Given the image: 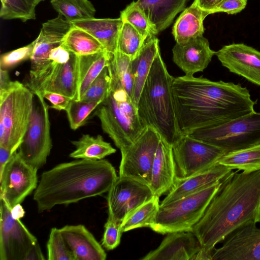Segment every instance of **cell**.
<instances>
[{
	"instance_id": "52a82bcc",
	"label": "cell",
	"mask_w": 260,
	"mask_h": 260,
	"mask_svg": "<svg viewBox=\"0 0 260 260\" xmlns=\"http://www.w3.org/2000/svg\"><path fill=\"white\" fill-rule=\"evenodd\" d=\"M223 179L199 191L160 205L149 228L161 234L191 231L202 217Z\"/></svg>"
},
{
	"instance_id": "8d00e7d4",
	"label": "cell",
	"mask_w": 260,
	"mask_h": 260,
	"mask_svg": "<svg viewBox=\"0 0 260 260\" xmlns=\"http://www.w3.org/2000/svg\"><path fill=\"white\" fill-rule=\"evenodd\" d=\"M120 17L132 25L146 40L157 34L152 27L145 14L134 1L120 12Z\"/></svg>"
},
{
	"instance_id": "277c9868",
	"label": "cell",
	"mask_w": 260,
	"mask_h": 260,
	"mask_svg": "<svg viewBox=\"0 0 260 260\" xmlns=\"http://www.w3.org/2000/svg\"><path fill=\"white\" fill-rule=\"evenodd\" d=\"M174 78L168 72L159 50L145 82L137 106L144 126L154 128L161 138L172 146L182 135L177 122L172 91Z\"/></svg>"
},
{
	"instance_id": "6da1fadb",
	"label": "cell",
	"mask_w": 260,
	"mask_h": 260,
	"mask_svg": "<svg viewBox=\"0 0 260 260\" xmlns=\"http://www.w3.org/2000/svg\"><path fill=\"white\" fill-rule=\"evenodd\" d=\"M172 91L179 128L183 135L224 124L254 111L256 104L240 84L193 76L174 78Z\"/></svg>"
},
{
	"instance_id": "e0dca14e",
	"label": "cell",
	"mask_w": 260,
	"mask_h": 260,
	"mask_svg": "<svg viewBox=\"0 0 260 260\" xmlns=\"http://www.w3.org/2000/svg\"><path fill=\"white\" fill-rule=\"evenodd\" d=\"M230 72L260 86V51L243 43L223 46L215 53Z\"/></svg>"
},
{
	"instance_id": "603a6c76",
	"label": "cell",
	"mask_w": 260,
	"mask_h": 260,
	"mask_svg": "<svg viewBox=\"0 0 260 260\" xmlns=\"http://www.w3.org/2000/svg\"><path fill=\"white\" fill-rule=\"evenodd\" d=\"M176 177L172 146L161 138L154 158L149 187L160 197L172 187Z\"/></svg>"
},
{
	"instance_id": "e575fe53",
	"label": "cell",
	"mask_w": 260,
	"mask_h": 260,
	"mask_svg": "<svg viewBox=\"0 0 260 260\" xmlns=\"http://www.w3.org/2000/svg\"><path fill=\"white\" fill-rule=\"evenodd\" d=\"M0 17L4 20L20 19L23 22L36 19V6L28 0H1Z\"/></svg>"
},
{
	"instance_id": "7402d4cb",
	"label": "cell",
	"mask_w": 260,
	"mask_h": 260,
	"mask_svg": "<svg viewBox=\"0 0 260 260\" xmlns=\"http://www.w3.org/2000/svg\"><path fill=\"white\" fill-rule=\"evenodd\" d=\"M74 260H105L107 254L94 236L82 224L60 229Z\"/></svg>"
},
{
	"instance_id": "7a4b0ae2",
	"label": "cell",
	"mask_w": 260,
	"mask_h": 260,
	"mask_svg": "<svg viewBox=\"0 0 260 260\" xmlns=\"http://www.w3.org/2000/svg\"><path fill=\"white\" fill-rule=\"evenodd\" d=\"M238 172L232 171L224 178L191 230L201 249L211 256L217 243L247 221H255L260 203V170Z\"/></svg>"
},
{
	"instance_id": "816d5d0a",
	"label": "cell",
	"mask_w": 260,
	"mask_h": 260,
	"mask_svg": "<svg viewBox=\"0 0 260 260\" xmlns=\"http://www.w3.org/2000/svg\"><path fill=\"white\" fill-rule=\"evenodd\" d=\"M255 221L260 223V203L258 207L257 212L256 216Z\"/></svg>"
},
{
	"instance_id": "1f68e13d",
	"label": "cell",
	"mask_w": 260,
	"mask_h": 260,
	"mask_svg": "<svg viewBox=\"0 0 260 260\" xmlns=\"http://www.w3.org/2000/svg\"><path fill=\"white\" fill-rule=\"evenodd\" d=\"M159 206V197L156 196L141 204L131 212L122 221V232L140 228H149Z\"/></svg>"
},
{
	"instance_id": "7dc6e473",
	"label": "cell",
	"mask_w": 260,
	"mask_h": 260,
	"mask_svg": "<svg viewBox=\"0 0 260 260\" xmlns=\"http://www.w3.org/2000/svg\"><path fill=\"white\" fill-rule=\"evenodd\" d=\"M45 258L42 253L39 243H37L28 252L24 260H43Z\"/></svg>"
},
{
	"instance_id": "9c48e42d",
	"label": "cell",
	"mask_w": 260,
	"mask_h": 260,
	"mask_svg": "<svg viewBox=\"0 0 260 260\" xmlns=\"http://www.w3.org/2000/svg\"><path fill=\"white\" fill-rule=\"evenodd\" d=\"M52 147L49 106L43 95L34 93L30 119L17 152L38 170L46 162Z\"/></svg>"
},
{
	"instance_id": "f35d334b",
	"label": "cell",
	"mask_w": 260,
	"mask_h": 260,
	"mask_svg": "<svg viewBox=\"0 0 260 260\" xmlns=\"http://www.w3.org/2000/svg\"><path fill=\"white\" fill-rule=\"evenodd\" d=\"M111 77L107 66L91 83L80 100L102 102L109 95Z\"/></svg>"
},
{
	"instance_id": "2e32d148",
	"label": "cell",
	"mask_w": 260,
	"mask_h": 260,
	"mask_svg": "<svg viewBox=\"0 0 260 260\" xmlns=\"http://www.w3.org/2000/svg\"><path fill=\"white\" fill-rule=\"evenodd\" d=\"M256 223L248 221L231 233L213 249L212 260H260V228Z\"/></svg>"
},
{
	"instance_id": "7c38bea8",
	"label": "cell",
	"mask_w": 260,
	"mask_h": 260,
	"mask_svg": "<svg viewBox=\"0 0 260 260\" xmlns=\"http://www.w3.org/2000/svg\"><path fill=\"white\" fill-rule=\"evenodd\" d=\"M160 139L154 128L146 127L121 155L119 176L128 177L149 186L152 165Z\"/></svg>"
},
{
	"instance_id": "ac0fdd59",
	"label": "cell",
	"mask_w": 260,
	"mask_h": 260,
	"mask_svg": "<svg viewBox=\"0 0 260 260\" xmlns=\"http://www.w3.org/2000/svg\"><path fill=\"white\" fill-rule=\"evenodd\" d=\"M73 26L71 22L59 14L42 24L39 36L32 42L34 50L30 59L29 73H36L51 62L49 60L51 50L63 44Z\"/></svg>"
},
{
	"instance_id": "c3c4849f",
	"label": "cell",
	"mask_w": 260,
	"mask_h": 260,
	"mask_svg": "<svg viewBox=\"0 0 260 260\" xmlns=\"http://www.w3.org/2000/svg\"><path fill=\"white\" fill-rule=\"evenodd\" d=\"M13 82L10 78L8 70L0 69V90L9 88Z\"/></svg>"
},
{
	"instance_id": "4316f807",
	"label": "cell",
	"mask_w": 260,
	"mask_h": 260,
	"mask_svg": "<svg viewBox=\"0 0 260 260\" xmlns=\"http://www.w3.org/2000/svg\"><path fill=\"white\" fill-rule=\"evenodd\" d=\"M208 12L201 9L194 2L185 9L175 22L172 34L177 43H184L189 40L203 36V21Z\"/></svg>"
},
{
	"instance_id": "bcb514c9",
	"label": "cell",
	"mask_w": 260,
	"mask_h": 260,
	"mask_svg": "<svg viewBox=\"0 0 260 260\" xmlns=\"http://www.w3.org/2000/svg\"><path fill=\"white\" fill-rule=\"evenodd\" d=\"M225 0H194V3L202 10L213 14L214 11Z\"/></svg>"
},
{
	"instance_id": "44dd1931",
	"label": "cell",
	"mask_w": 260,
	"mask_h": 260,
	"mask_svg": "<svg viewBox=\"0 0 260 260\" xmlns=\"http://www.w3.org/2000/svg\"><path fill=\"white\" fill-rule=\"evenodd\" d=\"M233 170L217 164L189 177H176L174 183L160 205L169 203L202 190L222 180Z\"/></svg>"
},
{
	"instance_id": "d6986e66",
	"label": "cell",
	"mask_w": 260,
	"mask_h": 260,
	"mask_svg": "<svg viewBox=\"0 0 260 260\" xmlns=\"http://www.w3.org/2000/svg\"><path fill=\"white\" fill-rule=\"evenodd\" d=\"M172 52L173 61L188 76L203 72L216 53L210 48L208 40L203 36L184 43H176Z\"/></svg>"
},
{
	"instance_id": "83f0119b",
	"label": "cell",
	"mask_w": 260,
	"mask_h": 260,
	"mask_svg": "<svg viewBox=\"0 0 260 260\" xmlns=\"http://www.w3.org/2000/svg\"><path fill=\"white\" fill-rule=\"evenodd\" d=\"M79 56V77L76 100H80L104 68L108 66L109 53L106 50Z\"/></svg>"
},
{
	"instance_id": "8fae6325",
	"label": "cell",
	"mask_w": 260,
	"mask_h": 260,
	"mask_svg": "<svg viewBox=\"0 0 260 260\" xmlns=\"http://www.w3.org/2000/svg\"><path fill=\"white\" fill-rule=\"evenodd\" d=\"M176 177L183 178L217 164L225 154L220 148L182 135L172 145Z\"/></svg>"
},
{
	"instance_id": "3957f363",
	"label": "cell",
	"mask_w": 260,
	"mask_h": 260,
	"mask_svg": "<svg viewBox=\"0 0 260 260\" xmlns=\"http://www.w3.org/2000/svg\"><path fill=\"white\" fill-rule=\"evenodd\" d=\"M106 159H78L44 172L33 199L39 213L56 205H69L108 192L117 178Z\"/></svg>"
},
{
	"instance_id": "f6af8a7d",
	"label": "cell",
	"mask_w": 260,
	"mask_h": 260,
	"mask_svg": "<svg viewBox=\"0 0 260 260\" xmlns=\"http://www.w3.org/2000/svg\"><path fill=\"white\" fill-rule=\"evenodd\" d=\"M71 52L67 50L62 44L51 50L49 55L50 61L58 63H64L69 61Z\"/></svg>"
},
{
	"instance_id": "f1b7e54d",
	"label": "cell",
	"mask_w": 260,
	"mask_h": 260,
	"mask_svg": "<svg viewBox=\"0 0 260 260\" xmlns=\"http://www.w3.org/2000/svg\"><path fill=\"white\" fill-rule=\"evenodd\" d=\"M71 143L75 149L69 156L75 159L101 160L116 151L100 135L93 136L83 134L78 140L72 141Z\"/></svg>"
},
{
	"instance_id": "ffe728a7",
	"label": "cell",
	"mask_w": 260,
	"mask_h": 260,
	"mask_svg": "<svg viewBox=\"0 0 260 260\" xmlns=\"http://www.w3.org/2000/svg\"><path fill=\"white\" fill-rule=\"evenodd\" d=\"M202 248L191 231L169 233L159 246L141 258L142 260H191Z\"/></svg>"
},
{
	"instance_id": "4fadbf2b",
	"label": "cell",
	"mask_w": 260,
	"mask_h": 260,
	"mask_svg": "<svg viewBox=\"0 0 260 260\" xmlns=\"http://www.w3.org/2000/svg\"><path fill=\"white\" fill-rule=\"evenodd\" d=\"M37 171L14 152L0 175V200L11 209L21 204L37 188Z\"/></svg>"
},
{
	"instance_id": "ee69618b",
	"label": "cell",
	"mask_w": 260,
	"mask_h": 260,
	"mask_svg": "<svg viewBox=\"0 0 260 260\" xmlns=\"http://www.w3.org/2000/svg\"><path fill=\"white\" fill-rule=\"evenodd\" d=\"M42 94L45 99L50 102L51 108L58 111H66L72 100L66 96L54 92L46 91Z\"/></svg>"
},
{
	"instance_id": "30bf717a",
	"label": "cell",
	"mask_w": 260,
	"mask_h": 260,
	"mask_svg": "<svg viewBox=\"0 0 260 260\" xmlns=\"http://www.w3.org/2000/svg\"><path fill=\"white\" fill-rule=\"evenodd\" d=\"M78 77L79 56L71 52L66 63L51 61L40 71L29 73L26 86L34 93L51 92L76 100Z\"/></svg>"
},
{
	"instance_id": "ab89813d",
	"label": "cell",
	"mask_w": 260,
	"mask_h": 260,
	"mask_svg": "<svg viewBox=\"0 0 260 260\" xmlns=\"http://www.w3.org/2000/svg\"><path fill=\"white\" fill-rule=\"evenodd\" d=\"M46 246L48 260H74L60 229H51Z\"/></svg>"
},
{
	"instance_id": "4dcf8cb0",
	"label": "cell",
	"mask_w": 260,
	"mask_h": 260,
	"mask_svg": "<svg viewBox=\"0 0 260 260\" xmlns=\"http://www.w3.org/2000/svg\"><path fill=\"white\" fill-rule=\"evenodd\" d=\"M62 45L78 56L92 54L105 50L102 45L92 35L74 26L67 34Z\"/></svg>"
},
{
	"instance_id": "f546056e",
	"label": "cell",
	"mask_w": 260,
	"mask_h": 260,
	"mask_svg": "<svg viewBox=\"0 0 260 260\" xmlns=\"http://www.w3.org/2000/svg\"><path fill=\"white\" fill-rule=\"evenodd\" d=\"M217 164L247 173L260 170V143L226 153Z\"/></svg>"
},
{
	"instance_id": "74e56055",
	"label": "cell",
	"mask_w": 260,
	"mask_h": 260,
	"mask_svg": "<svg viewBox=\"0 0 260 260\" xmlns=\"http://www.w3.org/2000/svg\"><path fill=\"white\" fill-rule=\"evenodd\" d=\"M101 103L72 100L66 110L71 128L76 130L84 124L90 113Z\"/></svg>"
},
{
	"instance_id": "ba28073f",
	"label": "cell",
	"mask_w": 260,
	"mask_h": 260,
	"mask_svg": "<svg viewBox=\"0 0 260 260\" xmlns=\"http://www.w3.org/2000/svg\"><path fill=\"white\" fill-rule=\"evenodd\" d=\"M183 135L221 148L225 154L260 143V112L255 111L224 124L203 127Z\"/></svg>"
},
{
	"instance_id": "681fc988",
	"label": "cell",
	"mask_w": 260,
	"mask_h": 260,
	"mask_svg": "<svg viewBox=\"0 0 260 260\" xmlns=\"http://www.w3.org/2000/svg\"><path fill=\"white\" fill-rule=\"evenodd\" d=\"M13 153L5 148L0 146V175Z\"/></svg>"
},
{
	"instance_id": "836d02e7",
	"label": "cell",
	"mask_w": 260,
	"mask_h": 260,
	"mask_svg": "<svg viewBox=\"0 0 260 260\" xmlns=\"http://www.w3.org/2000/svg\"><path fill=\"white\" fill-rule=\"evenodd\" d=\"M131 60L129 56L119 51L113 54L109 53L108 68L109 71L117 77L123 88L132 99L134 79Z\"/></svg>"
},
{
	"instance_id": "5bb4252c",
	"label": "cell",
	"mask_w": 260,
	"mask_h": 260,
	"mask_svg": "<svg viewBox=\"0 0 260 260\" xmlns=\"http://www.w3.org/2000/svg\"><path fill=\"white\" fill-rule=\"evenodd\" d=\"M0 201V260H24L37 239L20 219L13 217L7 203Z\"/></svg>"
},
{
	"instance_id": "b9f144b4",
	"label": "cell",
	"mask_w": 260,
	"mask_h": 260,
	"mask_svg": "<svg viewBox=\"0 0 260 260\" xmlns=\"http://www.w3.org/2000/svg\"><path fill=\"white\" fill-rule=\"evenodd\" d=\"M34 44H30L1 55L0 69L8 70L29 58L32 54Z\"/></svg>"
},
{
	"instance_id": "d4e9b609",
	"label": "cell",
	"mask_w": 260,
	"mask_h": 260,
	"mask_svg": "<svg viewBox=\"0 0 260 260\" xmlns=\"http://www.w3.org/2000/svg\"><path fill=\"white\" fill-rule=\"evenodd\" d=\"M73 26L81 28L95 38L108 53L117 51L119 34L123 23L119 17L112 18H91L72 22Z\"/></svg>"
},
{
	"instance_id": "5b68a950",
	"label": "cell",
	"mask_w": 260,
	"mask_h": 260,
	"mask_svg": "<svg viewBox=\"0 0 260 260\" xmlns=\"http://www.w3.org/2000/svg\"><path fill=\"white\" fill-rule=\"evenodd\" d=\"M109 95L97 107L95 115L102 129L124 154L146 127L139 117L138 109L118 78L110 75Z\"/></svg>"
},
{
	"instance_id": "f5cc1de1",
	"label": "cell",
	"mask_w": 260,
	"mask_h": 260,
	"mask_svg": "<svg viewBox=\"0 0 260 260\" xmlns=\"http://www.w3.org/2000/svg\"><path fill=\"white\" fill-rule=\"evenodd\" d=\"M45 0H28L31 4L36 6L38 5L40 2H43Z\"/></svg>"
},
{
	"instance_id": "d6a6232c",
	"label": "cell",
	"mask_w": 260,
	"mask_h": 260,
	"mask_svg": "<svg viewBox=\"0 0 260 260\" xmlns=\"http://www.w3.org/2000/svg\"><path fill=\"white\" fill-rule=\"evenodd\" d=\"M54 9L73 22L94 18L95 9L89 0H50Z\"/></svg>"
},
{
	"instance_id": "cb8c5ba5",
	"label": "cell",
	"mask_w": 260,
	"mask_h": 260,
	"mask_svg": "<svg viewBox=\"0 0 260 260\" xmlns=\"http://www.w3.org/2000/svg\"><path fill=\"white\" fill-rule=\"evenodd\" d=\"M188 0H137V5L147 17L153 29L158 34L172 23L179 12L183 11Z\"/></svg>"
},
{
	"instance_id": "d590c367",
	"label": "cell",
	"mask_w": 260,
	"mask_h": 260,
	"mask_svg": "<svg viewBox=\"0 0 260 260\" xmlns=\"http://www.w3.org/2000/svg\"><path fill=\"white\" fill-rule=\"evenodd\" d=\"M145 40L132 25L123 21L119 34L117 51L127 55L132 59L136 56Z\"/></svg>"
},
{
	"instance_id": "f907efd6",
	"label": "cell",
	"mask_w": 260,
	"mask_h": 260,
	"mask_svg": "<svg viewBox=\"0 0 260 260\" xmlns=\"http://www.w3.org/2000/svg\"><path fill=\"white\" fill-rule=\"evenodd\" d=\"M11 213L13 217L16 219H21L25 214V211L21 205L17 204L11 209Z\"/></svg>"
},
{
	"instance_id": "8992f818",
	"label": "cell",
	"mask_w": 260,
	"mask_h": 260,
	"mask_svg": "<svg viewBox=\"0 0 260 260\" xmlns=\"http://www.w3.org/2000/svg\"><path fill=\"white\" fill-rule=\"evenodd\" d=\"M34 93L18 81L0 90V146L17 151L32 113Z\"/></svg>"
},
{
	"instance_id": "60d3db41",
	"label": "cell",
	"mask_w": 260,
	"mask_h": 260,
	"mask_svg": "<svg viewBox=\"0 0 260 260\" xmlns=\"http://www.w3.org/2000/svg\"><path fill=\"white\" fill-rule=\"evenodd\" d=\"M122 222L114 220L108 215L104 225V233L102 245L107 250L116 248L120 243L122 233Z\"/></svg>"
},
{
	"instance_id": "9a60e30c",
	"label": "cell",
	"mask_w": 260,
	"mask_h": 260,
	"mask_svg": "<svg viewBox=\"0 0 260 260\" xmlns=\"http://www.w3.org/2000/svg\"><path fill=\"white\" fill-rule=\"evenodd\" d=\"M153 196L148 185L118 176L108 191V215L122 222L131 212Z\"/></svg>"
},
{
	"instance_id": "484cf974",
	"label": "cell",
	"mask_w": 260,
	"mask_h": 260,
	"mask_svg": "<svg viewBox=\"0 0 260 260\" xmlns=\"http://www.w3.org/2000/svg\"><path fill=\"white\" fill-rule=\"evenodd\" d=\"M159 50L158 39L155 36L149 37L131 60L134 79L132 100L137 108L144 84Z\"/></svg>"
},
{
	"instance_id": "7bdbcfd3",
	"label": "cell",
	"mask_w": 260,
	"mask_h": 260,
	"mask_svg": "<svg viewBox=\"0 0 260 260\" xmlns=\"http://www.w3.org/2000/svg\"><path fill=\"white\" fill-rule=\"evenodd\" d=\"M247 2V0H225L214 11L213 14L225 13L236 14L245 9Z\"/></svg>"
}]
</instances>
